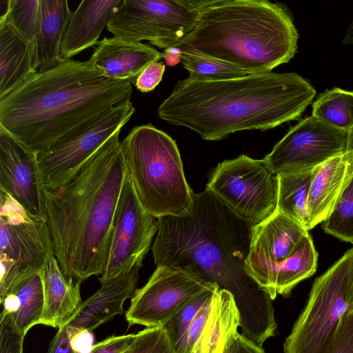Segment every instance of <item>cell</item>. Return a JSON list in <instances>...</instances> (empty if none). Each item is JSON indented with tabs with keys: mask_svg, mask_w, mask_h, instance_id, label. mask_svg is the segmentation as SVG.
<instances>
[{
	"mask_svg": "<svg viewBox=\"0 0 353 353\" xmlns=\"http://www.w3.org/2000/svg\"><path fill=\"white\" fill-rule=\"evenodd\" d=\"M330 353H353V308L343 318Z\"/></svg>",
	"mask_w": 353,
	"mask_h": 353,
	"instance_id": "36",
	"label": "cell"
},
{
	"mask_svg": "<svg viewBox=\"0 0 353 353\" xmlns=\"http://www.w3.org/2000/svg\"><path fill=\"white\" fill-rule=\"evenodd\" d=\"M298 32L283 6L266 0H211L194 30L174 46L248 74L271 72L297 50Z\"/></svg>",
	"mask_w": 353,
	"mask_h": 353,
	"instance_id": "5",
	"label": "cell"
},
{
	"mask_svg": "<svg viewBox=\"0 0 353 353\" xmlns=\"http://www.w3.org/2000/svg\"><path fill=\"white\" fill-rule=\"evenodd\" d=\"M123 353H175L162 326L146 327L137 334L130 346Z\"/></svg>",
	"mask_w": 353,
	"mask_h": 353,
	"instance_id": "33",
	"label": "cell"
},
{
	"mask_svg": "<svg viewBox=\"0 0 353 353\" xmlns=\"http://www.w3.org/2000/svg\"><path fill=\"white\" fill-rule=\"evenodd\" d=\"M219 289V285H216L196 296L162 326L168 334L175 353L177 352L192 320L201 308L214 296Z\"/></svg>",
	"mask_w": 353,
	"mask_h": 353,
	"instance_id": "31",
	"label": "cell"
},
{
	"mask_svg": "<svg viewBox=\"0 0 353 353\" xmlns=\"http://www.w3.org/2000/svg\"><path fill=\"white\" fill-rule=\"evenodd\" d=\"M161 59L162 52L150 45L113 37L99 41L90 59L105 78L135 83L145 68Z\"/></svg>",
	"mask_w": 353,
	"mask_h": 353,
	"instance_id": "17",
	"label": "cell"
},
{
	"mask_svg": "<svg viewBox=\"0 0 353 353\" xmlns=\"http://www.w3.org/2000/svg\"><path fill=\"white\" fill-rule=\"evenodd\" d=\"M132 83L74 59L37 72L0 100V126L36 154L130 99Z\"/></svg>",
	"mask_w": 353,
	"mask_h": 353,
	"instance_id": "3",
	"label": "cell"
},
{
	"mask_svg": "<svg viewBox=\"0 0 353 353\" xmlns=\"http://www.w3.org/2000/svg\"><path fill=\"white\" fill-rule=\"evenodd\" d=\"M205 190L251 228L278 211V176L263 159L241 154L219 163Z\"/></svg>",
	"mask_w": 353,
	"mask_h": 353,
	"instance_id": "8",
	"label": "cell"
},
{
	"mask_svg": "<svg viewBox=\"0 0 353 353\" xmlns=\"http://www.w3.org/2000/svg\"><path fill=\"white\" fill-rule=\"evenodd\" d=\"M165 69V63L162 61L149 65L137 77L134 83L137 89L145 93L154 90L162 80Z\"/></svg>",
	"mask_w": 353,
	"mask_h": 353,
	"instance_id": "37",
	"label": "cell"
},
{
	"mask_svg": "<svg viewBox=\"0 0 353 353\" xmlns=\"http://www.w3.org/2000/svg\"><path fill=\"white\" fill-rule=\"evenodd\" d=\"M68 326V325H67ZM70 332V345L74 353H90L94 345L92 331L68 326Z\"/></svg>",
	"mask_w": 353,
	"mask_h": 353,
	"instance_id": "40",
	"label": "cell"
},
{
	"mask_svg": "<svg viewBox=\"0 0 353 353\" xmlns=\"http://www.w3.org/2000/svg\"><path fill=\"white\" fill-rule=\"evenodd\" d=\"M70 332L68 327L59 328L50 342L48 353H74L70 345Z\"/></svg>",
	"mask_w": 353,
	"mask_h": 353,
	"instance_id": "41",
	"label": "cell"
},
{
	"mask_svg": "<svg viewBox=\"0 0 353 353\" xmlns=\"http://www.w3.org/2000/svg\"><path fill=\"white\" fill-rule=\"evenodd\" d=\"M70 14L66 0H41L34 58L37 72L49 70L64 61L61 57V45Z\"/></svg>",
	"mask_w": 353,
	"mask_h": 353,
	"instance_id": "23",
	"label": "cell"
},
{
	"mask_svg": "<svg viewBox=\"0 0 353 353\" xmlns=\"http://www.w3.org/2000/svg\"><path fill=\"white\" fill-rule=\"evenodd\" d=\"M343 44H353V19L347 29L346 33L343 40Z\"/></svg>",
	"mask_w": 353,
	"mask_h": 353,
	"instance_id": "43",
	"label": "cell"
},
{
	"mask_svg": "<svg viewBox=\"0 0 353 353\" xmlns=\"http://www.w3.org/2000/svg\"><path fill=\"white\" fill-rule=\"evenodd\" d=\"M159 228L158 219L141 205L127 172L114 216L107 265L99 281L141 268Z\"/></svg>",
	"mask_w": 353,
	"mask_h": 353,
	"instance_id": "12",
	"label": "cell"
},
{
	"mask_svg": "<svg viewBox=\"0 0 353 353\" xmlns=\"http://www.w3.org/2000/svg\"><path fill=\"white\" fill-rule=\"evenodd\" d=\"M211 0H122L106 28L114 37L166 49L195 28Z\"/></svg>",
	"mask_w": 353,
	"mask_h": 353,
	"instance_id": "9",
	"label": "cell"
},
{
	"mask_svg": "<svg viewBox=\"0 0 353 353\" xmlns=\"http://www.w3.org/2000/svg\"><path fill=\"white\" fill-rule=\"evenodd\" d=\"M11 293L17 296L19 303L18 310L12 315L17 327L26 336L32 327L39 324L43 311L41 270L34 271L23 278L8 294Z\"/></svg>",
	"mask_w": 353,
	"mask_h": 353,
	"instance_id": "27",
	"label": "cell"
},
{
	"mask_svg": "<svg viewBox=\"0 0 353 353\" xmlns=\"http://www.w3.org/2000/svg\"><path fill=\"white\" fill-rule=\"evenodd\" d=\"M352 178L353 151L349 149L318 167L307 200L308 231L327 219Z\"/></svg>",
	"mask_w": 353,
	"mask_h": 353,
	"instance_id": "18",
	"label": "cell"
},
{
	"mask_svg": "<svg viewBox=\"0 0 353 353\" xmlns=\"http://www.w3.org/2000/svg\"><path fill=\"white\" fill-rule=\"evenodd\" d=\"M318 254L310 234L300 243L296 252L286 261L273 268L259 283L272 300L278 294L290 296L301 281L316 270Z\"/></svg>",
	"mask_w": 353,
	"mask_h": 353,
	"instance_id": "24",
	"label": "cell"
},
{
	"mask_svg": "<svg viewBox=\"0 0 353 353\" xmlns=\"http://www.w3.org/2000/svg\"><path fill=\"white\" fill-rule=\"evenodd\" d=\"M216 285L191 270L157 265L148 282L134 291L125 312L126 321L129 327L163 326L188 301Z\"/></svg>",
	"mask_w": 353,
	"mask_h": 353,
	"instance_id": "11",
	"label": "cell"
},
{
	"mask_svg": "<svg viewBox=\"0 0 353 353\" xmlns=\"http://www.w3.org/2000/svg\"><path fill=\"white\" fill-rule=\"evenodd\" d=\"M25 335L17 327L11 314L1 312L0 318V353H23Z\"/></svg>",
	"mask_w": 353,
	"mask_h": 353,
	"instance_id": "34",
	"label": "cell"
},
{
	"mask_svg": "<svg viewBox=\"0 0 353 353\" xmlns=\"http://www.w3.org/2000/svg\"><path fill=\"white\" fill-rule=\"evenodd\" d=\"M135 111L130 100L121 103L98 119L37 154L44 187L61 188L123 126Z\"/></svg>",
	"mask_w": 353,
	"mask_h": 353,
	"instance_id": "10",
	"label": "cell"
},
{
	"mask_svg": "<svg viewBox=\"0 0 353 353\" xmlns=\"http://www.w3.org/2000/svg\"><path fill=\"white\" fill-rule=\"evenodd\" d=\"M136 336L137 334L110 336L95 343L90 353H123Z\"/></svg>",
	"mask_w": 353,
	"mask_h": 353,
	"instance_id": "38",
	"label": "cell"
},
{
	"mask_svg": "<svg viewBox=\"0 0 353 353\" xmlns=\"http://www.w3.org/2000/svg\"><path fill=\"white\" fill-rule=\"evenodd\" d=\"M349 132L311 115L292 127L263 159L276 174L319 166L347 151Z\"/></svg>",
	"mask_w": 353,
	"mask_h": 353,
	"instance_id": "13",
	"label": "cell"
},
{
	"mask_svg": "<svg viewBox=\"0 0 353 353\" xmlns=\"http://www.w3.org/2000/svg\"><path fill=\"white\" fill-rule=\"evenodd\" d=\"M0 203V256L41 270L54 256L46 219L32 216L2 190Z\"/></svg>",
	"mask_w": 353,
	"mask_h": 353,
	"instance_id": "14",
	"label": "cell"
},
{
	"mask_svg": "<svg viewBox=\"0 0 353 353\" xmlns=\"http://www.w3.org/2000/svg\"><path fill=\"white\" fill-rule=\"evenodd\" d=\"M115 133L63 188L46 189V219L54 254L68 277L103 274L114 216L127 174Z\"/></svg>",
	"mask_w": 353,
	"mask_h": 353,
	"instance_id": "4",
	"label": "cell"
},
{
	"mask_svg": "<svg viewBox=\"0 0 353 353\" xmlns=\"http://www.w3.org/2000/svg\"><path fill=\"white\" fill-rule=\"evenodd\" d=\"M213 297L201 308L192 320L176 353L193 352L210 314Z\"/></svg>",
	"mask_w": 353,
	"mask_h": 353,
	"instance_id": "35",
	"label": "cell"
},
{
	"mask_svg": "<svg viewBox=\"0 0 353 353\" xmlns=\"http://www.w3.org/2000/svg\"><path fill=\"white\" fill-rule=\"evenodd\" d=\"M139 269L135 267L114 279L101 282L99 290L82 302L67 325L92 331L114 316L122 314L124 302L132 298L136 290Z\"/></svg>",
	"mask_w": 353,
	"mask_h": 353,
	"instance_id": "19",
	"label": "cell"
},
{
	"mask_svg": "<svg viewBox=\"0 0 353 353\" xmlns=\"http://www.w3.org/2000/svg\"><path fill=\"white\" fill-rule=\"evenodd\" d=\"M348 149L353 151V130L349 132Z\"/></svg>",
	"mask_w": 353,
	"mask_h": 353,
	"instance_id": "44",
	"label": "cell"
},
{
	"mask_svg": "<svg viewBox=\"0 0 353 353\" xmlns=\"http://www.w3.org/2000/svg\"><path fill=\"white\" fill-rule=\"evenodd\" d=\"M193 200L191 216L158 218L154 263L191 270L230 292L242 334L262 346L277 323L272 300L245 270L251 227L206 190Z\"/></svg>",
	"mask_w": 353,
	"mask_h": 353,
	"instance_id": "1",
	"label": "cell"
},
{
	"mask_svg": "<svg viewBox=\"0 0 353 353\" xmlns=\"http://www.w3.org/2000/svg\"><path fill=\"white\" fill-rule=\"evenodd\" d=\"M0 190L10 195L32 216L46 219V188L37 154L1 126Z\"/></svg>",
	"mask_w": 353,
	"mask_h": 353,
	"instance_id": "15",
	"label": "cell"
},
{
	"mask_svg": "<svg viewBox=\"0 0 353 353\" xmlns=\"http://www.w3.org/2000/svg\"><path fill=\"white\" fill-rule=\"evenodd\" d=\"M239 312L232 294L219 289L202 334L192 353H222L229 337L237 332Z\"/></svg>",
	"mask_w": 353,
	"mask_h": 353,
	"instance_id": "25",
	"label": "cell"
},
{
	"mask_svg": "<svg viewBox=\"0 0 353 353\" xmlns=\"http://www.w3.org/2000/svg\"><path fill=\"white\" fill-rule=\"evenodd\" d=\"M162 59L168 66H175L181 61L182 52L175 46L168 48L162 52Z\"/></svg>",
	"mask_w": 353,
	"mask_h": 353,
	"instance_id": "42",
	"label": "cell"
},
{
	"mask_svg": "<svg viewBox=\"0 0 353 353\" xmlns=\"http://www.w3.org/2000/svg\"><path fill=\"white\" fill-rule=\"evenodd\" d=\"M222 353H265L262 346L238 332L228 339Z\"/></svg>",
	"mask_w": 353,
	"mask_h": 353,
	"instance_id": "39",
	"label": "cell"
},
{
	"mask_svg": "<svg viewBox=\"0 0 353 353\" xmlns=\"http://www.w3.org/2000/svg\"><path fill=\"white\" fill-rule=\"evenodd\" d=\"M322 228L340 240L353 243V178L323 222Z\"/></svg>",
	"mask_w": 353,
	"mask_h": 353,
	"instance_id": "32",
	"label": "cell"
},
{
	"mask_svg": "<svg viewBox=\"0 0 353 353\" xmlns=\"http://www.w3.org/2000/svg\"><path fill=\"white\" fill-rule=\"evenodd\" d=\"M312 115L334 128L353 130V91L334 88L323 92L312 105Z\"/></svg>",
	"mask_w": 353,
	"mask_h": 353,
	"instance_id": "28",
	"label": "cell"
},
{
	"mask_svg": "<svg viewBox=\"0 0 353 353\" xmlns=\"http://www.w3.org/2000/svg\"><path fill=\"white\" fill-rule=\"evenodd\" d=\"M40 12L41 0H9L0 20L8 22L34 49Z\"/></svg>",
	"mask_w": 353,
	"mask_h": 353,
	"instance_id": "29",
	"label": "cell"
},
{
	"mask_svg": "<svg viewBox=\"0 0 353 353\" xmlns=\"http://www.w3.org/2000/svg\"><path fill=\"white\" fill-rule=\"evenodd\" d=\"M122 0H83L70 17L61 45V57L70 60L98 43Z\"/></svg>",
	"mask_w": 353,
	"mask_h": 353,
	"instance_id": "20",
	"label": "cell"
},
{
	"mask_svg": "<svg viewBox=\"0 0 353 353\" xmlns=\"http://www.w3.org/2000/svg\"><path fill=\"white\" fill-rule=\"evenodd\" d=\"M316 94L294 72H267L220 81H179L159 117L208 141L242 130L265 131L299 119Z\"/></svg>",
	"mask_w": 353,
	"mask_h": 353,
	"instance_id": "2",
	"label": "cell"
},
{
	"mask_svg": "<svg viewBox=\"0 0 353 353\" xmlns=\"http://www.w3.org/2000/svg\"><path fill=\"white\" fill-rule=\"evenodd\" d=\"M353 308V247L314 281L284 353H330L344 316Z\"/></svg>",
	"mask_w": 353,
	"mask_h": 353,
	"instance_id": "7",
	"label": "cell"
},
{
	"mask_svg": "<svg viewBox=\"0 0 353 353\" xmlns=\"http://www.w3.org/2000/svg\"><path fill=\"white\" fill-rule=\"evenodd\" d=\"M127 172L143 208L153 216H189L194 192L176 141L151 123L136 126L121 142Z\"/></svg>",
	"mask_w": 353,
	"mask_h": 353,
	"instance_id": "6",
	"label": "cell"
},
{
	"mask_svg": "<svg viewBox=\"0 0 353 353\" xmlns=\"http://www.w3.org/2000/svg\"><path fill=\"white\" fill-rule=\"evenodd\" d=\"M309 231L279 210L251 228L245 260L248 274L259 283L276 266L289 259Z\"/></svg>",
	"mask_w": 353,
	"mask_h": 353,
	"instance_id": "16",
	"label": "cell"
},
{
	"mask_svg": "<svg viewBox=\"0 0 353 353\" xmlns=\"http://www.w3.org/2000/svg\"><path fill=\"white\" fill-rule=\"evenodd\" d=\"M181 63L192 80L220 81L248 75L225 62L194 53L183 52Z\"/></svg>",
	"mask_w": 353,
	"mask_h": 353,
	"instance_id": "30",
	"label": "cell"
},
{
	"mask_svg": "<svg viewBox=\"0 0 353 353\" xmlns=\"http://www.w3.org/2000/svg\"><path fill=\"white\" fill-rule=\"evenodd\" d=\"M41 276L44 307L39 324L63 327L74 317L82 303L81 282L66 276L54 256L48 260L41 270Z\"/></svg>",
	"mask_w": 353,
	"mask_h": 353,
	"instance_id": "21",
	"label": "cell"
},
{
	"mask_svg": "<svg viewBox=\"0 0 353 353\" xmlns=\"http://www.w3.org/2000/svg\"><path fill=\"white\" fill-rule=\"evenodd\" d=\"M34 58V48L8 22L0 20V100L37 72Z\"/></svg>",
	"mask_w": 353,
	"mask_h": 353,
	"instance_id": "22",
	"label": "cell"
},
{
	"mask_svg": "<svg viewBox=\"0 0 353 353\" xmlns=\"http://www.w3.org/2000/svg\"><path fill=\"white\" fill-rule=\"evenodd\" d=\"M318 167L299 172L277 174L278 210L307 230L309 192Z\"/></svg>",
	"mask_w": 353,
	"mask_h": 353,
	"instance_id": "26",
	"label": "cell"
}]
</instances>
